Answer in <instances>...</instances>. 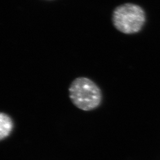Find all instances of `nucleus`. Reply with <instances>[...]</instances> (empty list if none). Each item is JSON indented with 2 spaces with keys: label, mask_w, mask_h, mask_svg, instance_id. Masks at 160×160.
Segmentation results:
<instances>
[{
  "label": "nucleus",
  "mask_w": 160,
  "mask_h": 160,
  "mask_svg": "<svg viewBox=\"0 0 160 160\" xmlns=\"http://www.w3.org/2000/svg\"><path fill=\"white\" fill-rule=\"evenodd\" d=\"M69 96L75 106L84 111L97 108L102 100V93L98 86L87 77L75 78L69 87Z\"/></svg>",
  "instance_id": "nucleus-1"
},
{
  "label": "nucleus",
  "mask_w": 160,
  "mask_h": 160,
  "mask_svg": "<svg viewBox=\"0 0 160 160\" xmlns=\"http://www.w3.org/2000/svg\"><path fill=\"white\" fill-rule=\"evenodd\" d=\"M112 23L115 29L125 34L139 33L147 21L146 12L141 6L125 3L116 7L112 13Z\"/></svg>",
  "instance_id": "nucleus-2"
},
{
  "label": "nucleus",
  "mask_w": 160,
  "mask_h": 160,
  "mask_svg": "<svg viewBox=\"0 0 160 160\" xmlns=\"http://www.w3.org/2000/svg\"><path fill=\"white\" fill-rule=\"evenodd\" d=\"M13 122L12 118L4 113L0 114V139L3 140L8 137L13 129Z\"/></svg>",
  "instance_id": "nucleus-3"
}]
</instances>
